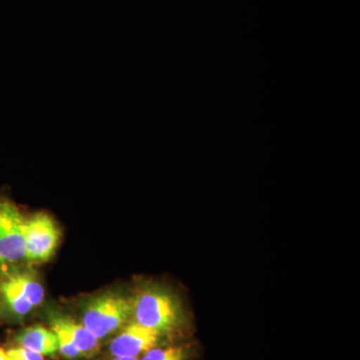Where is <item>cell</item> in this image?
<instances>
[{"label": "cell", "mask_w": 360, "mask_h": 360, "mask_svg": "<svg viewBox=\"0 0 360 360\" xmlns=\"http://www.w3.org/2000/svg\"><path fill=\"white\" fill-rule=\"evenodd\" d=\"M132 315L131 300L116 293L97 296L87 303L82 324L98 340L122 328Z\"/></svg>", "instance_id": "obj_2"}, {"label": "cell", "mask_w": 360, "mask_h": 360, "mask_svg": "<svg viewBox=\"0 0 360 360\" xmlns=\"http://www.w3.org/2000/svg\"><path fill=\"white\" fill-rule=\"evenodd\" d=\"M161 335L137 322L127 324L110 343L115 357H136L158 347Z\"/></svg>", "instance_id": "obj_6"}, {"label": "cell", "mask_w": 360, "mask_h": 360, "mask_svg": "<svg viewBox=\"0 0 360 360\" xmlns=\"http://www.w3.org/2000/svg\"><path fill=\"white\" fill-rule=\"evenodd\" d=\"M25 258L28 262H47L53 255L59 243L56 222L45 213H37L25 219Z\"/></svg>", "instance_id": "obj_5"}, {"label": "cell", "mask_w": 360, "mask_h": 360, "mask_svg": "<svg viewBox=\"0 0 360 360\" xmlns=\"http://www.w3.org/2000/svg\"><path fill=\"white\" fill-rule=\"evenodd\" d=\"M0 360H13V359L9 356L6 350H4V348L0 347Z\"/></svg>", "instance_id": "obj_12"}, {"label": "cell", "mask_w": 360, "mask_h": 360, "mask_svg": "<svg viewBox=\"0 0 360 360\" xmlns=\"http://www.w3.org/2000/svg\"><path fill=\"white\" fill-rule=\"evenodd\" d=\"M51 329L58 338V350L63 356H65L66 359H77V357L82 356V352L75 347L65 330H63L58 324L53 321L51 323Z\"/></svg>", "instance_id": "obj_10"}, {"label": "cell", "mask_w": 360, "mask_h": 360, "mask_svg": "<svg viewBox=\"0 0 360 360\" xmlns=\"http://www.w3.org/2000/svg\"><path fill=\"white\" fill-rule=\"evenodd\" d=\"M18 347L27 348L44 356L54 355L58 352V341L52 329L34 326L25 329L16 338Z\"/></svg>", "instance_id": "obj_7"}, {"label": "cell", "mask_w": 360, "mask_h": 360, "mask_svg": "<svg viewBox=\"0 0 360 360\" xmlns=\"http://www.w3.org/2000/svg\"><path fill=\"white\" fill-rule=\"evenodd\" d=\"M131 305L134 321L161 336L176 333L186 321L177 296L158 284L139 290L131 298Z\"/></svg>", "instance_id": "obj_1"}, {"label": "cell", "mask_w": 360, "mask_h": 360, "mask_svg": "<svg viewBox=\"0 0 360 360\" xmlns=\"http://www.w3.org/2000/svg\"><path fill=\"white\" fill-rule=\"evenodd\" d=\"M52 321L65 330L82 355L94 354L98 349V338L92 335L84 324L77 323L72 319L63 316L53 317Z\"/></svg>", "instance_id": "obj_8"}, {"label": "cell", "mask_w": 360, "mask_h": 360, "mask_svg": "<svg viewBox=\"0 0 360 360\" xmlns=\"http://www.w3.org/2000/svg\"><path fill=\"white\" fill-rule=\"evenodd\" d=\"M0 293L7 310L21 317L39 307L44 298L41 283L27 271H11L0 283Z\"/></svg>", "instance_id": "obj_3"}, {"label": "cell", "mask_w": 360, "mask_h": 360, "mask_svg": "<svg viewBox=\"0 0 360 360\" xmlns=\"http://www.w3.org/2000/svg\"><path fill=\"white\" fill-rule=\"evenodd\" d=\"M191 347L184 345H172L167 347H155L144 354L141 360H191Z\"/></svg>", "instance_id": "obj_9"}, {"label": "cell", "mask_w": 360, "mask_h": 360, "mask_svg": "<svg viewBox=\"0 0 360 360\" xmlns=\"http://www.w3.org/2000/svg\"><path fill=\"white\" fill-rule=\"evenodd\" d=\"M6 352L13 360H45L44 355L25 347H13Z\"/></svg>", "instance_id": "obj_11"}, {"label": "cell", "mask_w": 360, "mask_h": 360, "mask_svg": "<svg viewBox=\"0 0 360 360\" xmlns=\"http://www.w3.org/2000/svg\"><path fill=\"white\" fill-rule=\"evenodd\" d=\"M25 221L13 203H0V271L8 270L25 258Z\"/></svg>", "instance_id": "obj_4"}, {"label": "cell", "mask_w": 360, "mask_h": 360, "mask_svg": "<svg viewBox=\"0 0 360 360\" xmlns=\"http://www.w3.org/2000/svg\"><path fill=\"white\" fill-rule=\"evenodd\" d=\"M112 360H139L136 357H115Z\"/></svg>", "instance_id": "obj_13"}]
</instances>
